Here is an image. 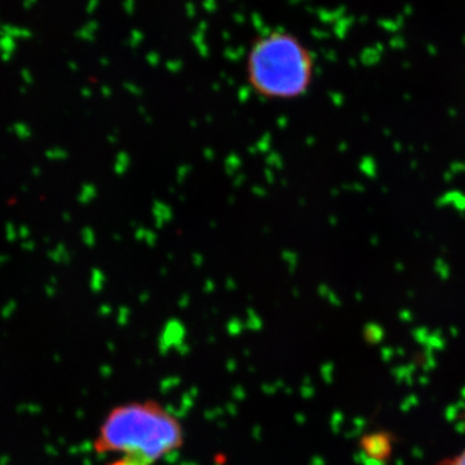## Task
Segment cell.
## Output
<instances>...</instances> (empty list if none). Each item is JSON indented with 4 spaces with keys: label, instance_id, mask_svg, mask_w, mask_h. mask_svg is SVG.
Returning <instances> with one entry per match:
<instances>
[{
    "label": "cell",
    "instance_id": "1",
    "mask_svg": "<svg viewBox=\"0 0 465 465\" xmlns=\"http://www.w3.org/2000/svg\"><path fill=\"white\" fill-rule=\"evenodd\" d=\"M184 443L179 419L154 401L119 404L109 412L95 441L98 454H121L129 465H154Z\"/></svg>",
    "mask_w": 465,
    "mask_h": 465
},
{
    "label": "cell",
    "instance_id": "2",
    "mask_svg": "<svg viewBox=\"0 0 465 465\" xmlns=\"http://www.w3.org/2000/svg\"><path fill=\"white\" fill-rule=\"evenodd\" d=\"M314 73L310 52L292 34L273 31L251 48L247 74L251 87L270 100H294L308 92Z\"/></svg>",
    "mask_w": 465,
    "mask_h": 465
},
{
    "label": "cell",
    "instance_id": "3",
    "mask_svg": "<svg viewBox=\"0 0 465 465\" xmlns=\"http://www.w3.org/2000/svg\"><path fill=\"white\" fill-rule=\"evenodd\" d=\"M392 438L384 433H372L362 438V451L375 461H384L392 454Z\"/></svg>",
    "mask_w": 465,
    "mask_h": 465
},
{
    "label": "cell",
    "instance_id": "4",
    "mask_svg": "<svg viewBox=\"0 0 465 465\" xmlns=\"http://www.w3.org/2000/svg\"><path fill=\"white\" fill-rule=\"evenodd\" d=\"M17 42L8 35L0 34V60L3 62H11L14 53L17 52Z\"/></svg>",
    "mask_w": 465,
    "mask_h": 465
},
{
    "label": "cell",
    "instance_id": "5",
    "mask_svg": "<svg viewBox=\"0 0 465 465\" xmlns=\"http://www.w3.org/2000/svg\"><path fill=\"white\" fill-rule=\"evenodd\" d=\"M0 34L8 35V37L13 38V39H16V40L31 39V38L34 37V34H33V31H31L30 28L23 27V26L12 25V23L2 25V27H0Z\"/></svg>",
    "mask_w": 465,
    "mask_h": 465
},
{
    "label": "cell",
    "instance_id": "6",
    "mask_svg": "<svg viewBox=\"0 0 465 465\" xmlns=\"http://www.w3.org/2000/svg\"><path fill=\"white\" fill-rule=\"evenodd\" d=\"M437 465H465V448L460 452H457L456 455L446 457L442 461L438 462Z\"/></svg>",
    "mask_w": 465,
    "mask_h": 465
},
{
    "label": "cell",
    "instance_id": "7",
    "mask_svg": "<svg viewBox=\"0 0 465 465\" xmlns=\"http://www.w3.org/2000/svg\"><path fill=\"white\" fill-rule=\"evenodd\" d=\"M390 47L394 48V49H402V48L406 47V43H404L403 38L395 37L390 40Z\"/></svg>",
    "mask_w": 465,
    "mask_h": 465
},
{
    "label": "cell",
    "instance_id": "8",
    "mask_svg": "<svg viewBox=\"0 0 465 465\" xmlns=\"http://www.w3.org/2000/svg\"><path fill=\"white\" fill-rule=\"evenodd\" d=\"M21 78H22V80L25 81L26 84H31V83L34 81L33 73H31L28 69H22V70H21Z\"/></svg>",
    "mask_w": 465,
    "mask_h": 465
},
{
    "label": "cell",
    "instance_id": "9",
    "mask_svg": "<svg viewBox=\"0 0 465 465\" xmlns=\"http://www.w3.org/2000/svg\"><path fill=\"white\" fill-rule=\"evenodd\" d=\"M38 2H39V0H22L21 6H22L23 11H30V9H33L37 6Z\"/></svg>",
    "mask_w": 465,
    "mask_h": 465
},
{
    "label": "cell",
    "instance_id": "10",
    "mask_svg": "<svg viewBox=\"0 0 465 465\" xmlns=\"http://www.w3.org/2000/svg\"><path fill=\"white\" fill-rule=\"evenodd\" d=\"M412 11H414V9H412V7H411V6H406V7H404V12H403V13H404V14H407V16H410V14L412 13Z\"/></svg>",
    "mask_w": 465,
    "mask_h": 465
},
{
    "label": "cell",
    "instance_id": "11",
    "mask_svg": "<svg viewBox=\"0 0 465 465\" xmlns=\"http://www.w3.org/2000/svg\"><path fill=\"white\" fill-rule=\"evenodd\" d=\"M428 51L430 54H435L437 53V48L433 47V45H428Z\"/></svg>",
    "mask_w": 465,
    "mask_h": 465
},
{
    "label": "cell",
    "instance_id": "12",
    "mask_svg": "<svg viewBox=\"0 0 465 465\" xmlns=\"http://www.w3.org/2000/svg\"><path fill=\"white\" fill-rule=\"evenodd\" d=\"M0 27H2V23H0Z\"/></svg>",
    "mask_w": 465,
    "mask_h": 465
},
{
    "label": "cell",
    "instance_id": "13",
    "mask_svg": "<svg viewBox=\"0 0 465 465\" xmlns=\"http://www.w3.org/2000/svg\"><path fill=\"white\" fill-rule=\"evenodd\" d=\"M464 42H465V38H464Z\"/></svg>",
    "mask_w": 465,
    "mask_h": 465
}]
</instances>
